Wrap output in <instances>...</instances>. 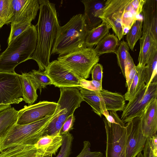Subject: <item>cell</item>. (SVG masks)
I'll return each instance as SVG.
<instances>
[{
    "mask_svg": "<svg viewBox=\"0 0 157 157\" xmlns=\"http://www.w3.org/2000/svg\"><path fill=\"white\" fill-rule=\"evenodd\" d=\"M143 21V18L139 17L133 24L126 34V42L132 51H133L137 42L142 36Z\"/></svg>",
    "mask_w": 157,
    "mask_h": 157,
    "instance_id": "4316f807",
    "label": "cell"
},
{
    "mask_svg": "<svg viewBox=\"0 0 157 157\" xmlns=\"http://www.w3.org/2000/svg\"><path fill=\"white\" fill-rule=\"evenodd\" d=\"M103 67L101 64L97 63L92 69L91 73L92 80L102 83L103 73Z\"/></svg>",
    "mask_w": 157,
    "mask_h": 157,
    "instance_id": "ab89813d",
    "label": "cell"
},
{
    "mask_svg": "<svg viewBox=\"0 0 157 157\" xmlns=\"http://www.w3.org/2000/svg\"><path fill=\"white\" fill-rule=\"evenodd\" d=\"M44 72L52 81V85L59 88L82 87V79L57 60L50 62Z\"/></svg>",
    "mask_w": 157,
    "mask_h": 157,
    "instance_id": "4fadbf2b",
    "label": "cell"
},
{
    "mask_svg": "<svg viewBox=\"0 0 157 157\" xmlns=\"http://www.w3.org/2000/svg\"><path fill=\"white\" fill-rule=\"evenodd\" d=\"M145 84L148 86L154 80L157 79V51L150 56L144 68Z\"/></svg>",
    "mask_w": 157,
    "mask_h": 157,
    "instance_id": "f1b7e54d",
    "label": "cell"
},
{
    "mask_svg": "<svg viewBox=\"0 0 157 157\" xmlns=\"http://www.w3.org/2000/svg\"><path fill=\"white\" fill-rule=\"evenodd\" d=\"M136 157H144L142 152L139 153Z\"/></svg>",
    "mask_w": 157,
    "mask_h": 157,
    "instance_id": "7bdbcfd3",
    "label": "cell"
},
{
    "mask_svg": "<svg viewBox=\"0 0 157 157\" xmlns=\"http://www.w3.org/2000/svg\"><path fill=\"white\" fill-rule=\"evenodd\" d=\"M75 120L74 114L69 116L63 124L59 132L60 135L63 136L66 134L73 130Z\"/></svg>",
    "mask_w": 157,
    "mask_h": 157,
    "instance_id": "8d00e7d4",
    "label": "cell"
},
{
    "mask_svg": "<svg viewBox=\"0 0 157 157\" xmlns=\"http://www.w3.org/2000/svg\"><path fill=\"white\" fill-rule=\"evenodd\" d=\"M39 14L35 25L37 33V46L31 59L35 61L39 70L44 71L50 62L51 52L60 26L55 4L48 0H39Z\"/></svg>",
    "mask_w": 157,
    "mask_h": 157,
    "instance_id": "6da1fadb",
    "label": "cell"
},
{
    "mask_svg": "<svg viewBox=\"0 0 157 157\" xmlns=\"http://www.w3.org/2000/svg\"><path fill=\"white\" fill-rule=\"evenodd\" d=\"M13 9L11 29L23 25H30L39 10L38 0H12Z\"/></svg>",
    "mask_w": 157,
    "mask_h": 157,
    "instance_id": "7c38bea8",
    "label": "cell"
},
{
    "mask_svg": "<svg viewBox=\"0 0 157 157\" xmlns=\"http://www.w3.org/2000/svg\"><path fill=\"white\" fill-rule=\"evenodd\" d=\"M62 136L59 133L46 135L42 137L35 146L37 149L47 155H55L62 145Z\"/></svg>",
    "mask_w": 157,
    "mask_h": 157,
    "instance_id": "d6986e66",
    "label": "cell"
},
{
    "mask_svg": "<svg viewBox=\"0 0 157 157\" xmlns=\"http://www.w3.org/2000/svg\"><path fill=\"white\" fill-rule=\"evenodd\" d=\"M99 56L93 48L86 47L59 56L57 60L81 79H86L94 66L98 63Z\"/></svg>",
    "mask_w": 157,
    "mask_h": 157,
    "instance_id": "8992f818",
    "label": "cell"
},
{
    "mask_svg": "<svg viewBox=\"0 0 157 157\" xmlns=\"http://www.w3.org/2000/svg\"><path fill=\"white\" fill-rule=\"evenodd\" d=\"M91 144L88 141L83 142V146L80 153L76 157H105L100 151H91Z\"/></svg>",
    "mask_w": 157,
    "mask_h": 157,
    "instance_id": "e575fe53",
    "label": "cell"
},
{
    "mask_svg": "<svg viewBox=\"0 0 157 157\" xmlns=\"http://www.w3.org/2000/svg\"><path fill=\"white\" fill-rule=\"evenodd\" d=\"M136 66V73L131 85L124 96L125 101H128L132 100L135 98L145 84V67L140 66L138 65Z\"/></svg>",
    "mask_w": 157,
    "mask_h": 157,
    "instance_id": "cb8c5ba5",
    "label": "cell"
},
{
    "mask_svg": "<svg viewBox=\"0 0 157 157\" xmlns=\"http://www.w3.org/2000/svg\"><path fill=\"white\" fill-rule=\"evenodd\" d=\"M18 114V111L11 106L0 111V137L16 124Z\"/></svg>",
    "mask_w": 157,
    "mask_h": 157,
    "instance_id": "484cf974",
    "label": "cell"
},
{
    "mask_svg": "<svg viewBox=\"0 0 157 157\" xmlns=\"http://www.w3.org/2000/svg\"><path fill=\"white\" fill-rule=\"evenodd\" d=\"M54 114L29 124H15L0 137V151L18 146L34 145L45 135L48 124L54 118Z\"/></svg>",
    "mask_w": 157,
    "mask_h": 157,
    "instance_id": "277c9868",
    "label": "cell"
},
{
    "mask_svg": "<svg viewBox=\"0 0 157 157\" xmlns=\"http://www.w3.org/2000/svg\"><path fill=\"white\" fill-rule=\"evenodd\" d=\"M82 86L81 87L92 91H99L102 88V83L94 80L91 81L86 79L82 80Z\"/></svg>",
    "mask_w": 157,
    "mask_h": 157,
    "instance_id": "74e56055",
    "label": "cell"
},
{
    "mask_svg": "<svg viewBox=\"0 0 157 157\" xmlns=\"http://www.w3.org/2000/svg\"><path fill=\"white\" fill-rule=\"evenodd\" d=\"M132 0H106L103 7L96 14V17L109 26L119 41L124 35L121 25L122 16L124 9Z\"/></svg>",
    "mask_w": 157,
    "mask_h": 157,
    "instance_id": "52a82bcc",
    "label": "cell"
},
{
    "mask_svg": "<svg viewBox=\"0 0 157 157\" xmlns=\"http://www.w3.org/2000/svg\"><path fill=\"white\" fill-rule=\"evenodd\" d=\"M106 0H83L84 6L83 14L87 28L91 29L101 24L102 20L96 17L97 11L104 6Z\"/></svg>",
    "mask_w": 157,
    "mask_h": 157,
    "instance_id": "e0dca14e",
    "label": "cell"
},
{
    "mask_svg": "<svg viewBox=\"0 0 157 157\" xmlns=\"http://www.w3.org/2000/svg\"><path fill=\"white\" fill-rule=\"evenodd\" d=\"M96 91L103 100L106 110L116 112L123 111L125 105V101L124 96L121 94L103 89Z\"/></svg>",
    "mask_w": 157,
    "mask_h": 157,
    "instance_id": "ffe728a7",
    "label": "cell"
},
{
    "mask_svg": "<svg viewBox=\"0 0 157 157\" xmlns=\"http://www.w3.org/2000/svg\"><path fill=\"white\" fill-rule=\"evenodd\" d=\"M18 74L0 72V106L17 104L23 100Z\"/></svg>",
    "mask_w": 157,
    "mask_h": 157,
    "instance_id": "30bf717a",
    "label": "cell"
},
{
    "mask_svg": "<svg viewBox=\"0 0 157 157\" xmlns=\"http://www.w3.org/2000/svg\"><path fill=\"white\" fill-rule=\"evenodd\" d=\"M103 120L106 136L105 157H126L125 125L109 123L105 118Z\"/></svg>",
    "mask_w": 157,
    "mask_h": 157,
    "instance_id": "9c48e42d",
    "label": "cell"
},
{
    "mask_svg": "<svg viewBox=\"0 0 157 157\" xmlns=\"http://www.w3.org/2000/svg\"><path fill=\"white\" fill-rule=\"evenodd\" d=\"M141 13L142 33L137 65L144 67L152 54L157 51V0H146Z\"/></svg>",
    "mask_w": 157,
    "mask_h": 157,
    "instance_id": "5b68a950",
    "label": "cell"
},
{
    "mask_svg": "<svg viewBox=\"0 0 157 157\" xmlns=\"http://www.w3.org/2000/svg\"><path fill=\"white\" fill-rule=\"evenodd\" d=\"M28 73L36 88L40 93L42 89L47 85H52V80L44 71L33 70Z\"/></svg>",
    "mask_w": 157,
    "mask_h": 157,
    "instance_id": "83f0119b",
    "label": "cell"
},
{
    "mask_svg": "<svg viewBox=\"0 0 157 157\" xmlns=\"http://www.w3.org/2000/svg\"><path fill=\"white\" fill-rule=\"evenodd\" d=\"M37 33L32 24L12 40L0 55V72L15 73L19 64L31 58L37 46Z\"/></svg>",
    "mask_w": 157,
    "mask_h": 157,
    "instance_id": "7a4b0ae2",
    "label": "cell"
},
{
    "mask_svg": "<svg viewBox=\"0 0 157 157\" xmlns=\"http://www.w3.org/2000/svg\"><path fill=\"white\" fill-rule=\"evenodd\" d=\"M120 43L117 37L114 34L109 33L98 43L94 50L99 56L106 53H115Z\"/></svg>",
    "mask_w": 157,
    "mask_h": 157,
    "instance_id": "d4e9b609",
    "label": "cell"
},
{
    "mask_svg": "<svg viewBox=\"0 0 157 157\" xmlns=\"http://www.w3.org/2000/svg\"><path fill=\"white\" fill-rule=\"evenodd\" d=\"M63 124L54 118H54L49 123L46 128L45 135H52L59 133Z\"/></svg>",
    "mask_w": 157,
    "mask_h": 157,
    "instance_id": "d590c367",
    "label": "cell"
},
{
    "mask_svg": "<svg viewBox=\"0 0 157 157\" xmlns=\"http://www.w3.org/2000/svg\"><path fill=\"white\" fill-rule=\"evenodd\" d=\"M11 157H52L37 149L35 145L27 146L24 151Z\"/></svg>",
    "mask_w": 157,
    "mask_h": 157,
    "instance_id": "836d02e7",
    "label": "cell"
},
{
    "mask_svg": "<svg viewBox=\"0 0 157 157\" xmlns=\"http://www.w3.org/2000/svg\"><path fill=\"white\" fill-rule=\"evenodd\" d=\"M129 48L126 42L121 41L115 53L117 56V62L122 74L125 77L124 65L126 60L129 53Z\"/></svg>",
    "mask_w": 157,
    "mask_h": 157,
    "instance_id": "1f68e13d",
    "label": "cell"
},
{
    "mask_svg": "<svg viewBox=\"0 0 157 157\" xmlns=\"http://www.w3.org/2000/svg\"><path fill=\"white\" fill-rule=\"evenodd\" d=\"M144 157H157L153 154L150 145L149 139L147 138L143 150Z\"/></svg>",
    "mask_w": 157,
    "mask_h": 157,
    "instance_id": "60d3db41",
    "label": "cell"
},
{
    "mask_svg": "<svg viewBox=\"0 0 157 157\" xmlns=\"http://www.w3.org/2000/svg\"><path fill=\"white\" fill-rule=\"evenodd\" d=\"M62 137L61 148L56 157H69L71 153L73 137L70 133L62 136Z\"/></svg>",
    "mask_w": 157,
    "mask_h": 157,
    "instance_id": "d6a6232c",
    "label": "cell"
},
{
    "mask_svg": "<svg viewBox=\"0 0 157 157\" xmlns=\"http://www.w3.org/2000/svg\"><path fill=\"white\" fill-rule=\"evenodd\" d=\"M137 70L136 66L129 53L126 60L124 65L125 78L126 79V86L128 90L132 83Z\"/></svg>",
    "mask_w": 157,
    "mask_h": 157,
    "instance_id": "4dcf8cb0",
    "label": "cell"
},
{
    "mask_svg": "<svg viewBox=\"0 0 157 157\" xmlns=\"http://www.w3.org/2000/svg\"><path fill=\"white\" fill-rule=\"evenodd\" d=\"M157 97L156 79L148 86L145 84L135 98L128 101L125 106L120 119L125 123L135 117H140L150 101L157 99Z\"/></svg>",
    "mask_w": 157,
    "mask_h": 157,
    "instance_id": "ba28073f",
    "label": "cell"
},
{
    "mask_svg": "<svg viewBox=\"0 0 157 157\" xmlns=\"http://www.w3.org/2000/svg\"><path fill=\"white\" fill-rule=\"evenodd\" d=\"M144 3V0H132L124 9L121 18V25L124 35L139 17Z\"/></svg>",
    "mask_w": 157,
    "mask_h": 157,
    "instance_id": "ac0fdd59",
    "label": "cell"
},
{
    "mask_svg": "<svg viewBox=\"0 0 157 157\" xmlns=\"http://www.w3.org/2000/svg\"><path fill=\"white\" fill-rule=\"evenodd\" d=\"M102 115L105 116L106 120L109 123L117 124L121 125H125L116 112L110 111L109 113L108 111L106 110L103 112Z\"/></svg>",
    "mask_w": 157,
    "mask_h": 157,
    "instance_id": "f35d334b",
    "label": "cell"
},
{
    "mask_svg": "<svg viewBox=\"0 0 157 157\" xmlns=\"http://www.w3.org/2000/svg\"><path fill=\"white\" fill-rule=\"evenodd\" d=\"M1 44H0V52L1 51Z\"/></svg>",
    "mask_w": 157,
    "mask_h": 157,
    "instance_id": "ee69618b",
    "label": "cell"
},
{
    "mask_svg": "<svg viewBox=\"0 0 157 157\" xmlns=\"http://www.w3.org/2000/svg\"><path fill=\"white\" fill-rule=\"evenodd\" d=\"M88 31L83 14L74 15L65 25L59 26L51 54L60 56L86 47Z\"/></svg>",
    "mask_w": 157,
    "mask_h": 157,
    "instance_id": "3957f363",
    "label": "cell"
},
{
    "mask_svg": "<svg viewBox=\"0 0 157 157\" xmlns=\"http://www.w3.org/2000/svg\"><path fill=\"white\" fill-rule=\"evenodd\" d=\"M148 138L153 154L157 156V135H155Z\"/></svg>",
    "mask_w": 157,
    "mask_h": 157,
    "instance_id": "b9f144b4",
    "label": "cell"
},
{
    "mask_svg": "<svg viewBox=\"0 0 157 157\" xmlns=\"http://www.w3.org/2000/svg\"><path fill=\"white\" fill-rule=\"evenodd\" d=\"M57 105V103L44 101L34 104L25 105L23 108L18 111L16 124H29L53 115L56 110Z\"/></svg>",
    "mask_w": 157,
    "mask_h": 157,
    "instance_id": "5bb4252c",
    "label": "cell"
},
{
    "mask_svg": "<svg viewBox=\"0 0 157 157\" xmlns=\"http://www.w3.org/2000/svg\"><path fill=\"white\" fill-rule=\"evenodd\" d=\"M141 128L143 135L149 138L156 135L157 130V100H152L141 116Z\"/></svg>",
    "mask_w": 157,
    "mask_h": 157,
    "instance_id": "2e32d148",
    "label": "cell"
},
{
    "mask_svg": "<svg viewBox=\"0 0 157 157\" xmlns=\"http://www.w3.org/2000/svg\"><path fill=\"white\" fill-rule=\"evenodd\" d=\"M18 75L21 83L23 101L29 105H33L38 97L37 90L28 73H22L21 75Z\"/></svg>",
    "mask_w": 157,
    "mask_h": 157,
    "instance_id": "44dd1931",
    "label": "cell"
},
{
    "mask_svg": "<svg viewBox=\"0 0 157 157\" xmlns=\"http://www.w3.org/2000/svg\"><path fill=\"white\" fill-rule=\"evenodd\" d=\"M110 27L102 21L97 26L88 31L85 40L87 48H93L106 35L109 33Z\"/></svg>",
    "mask_w": 157,
    "mask_h": 157,
    "instance_id": "603a6c76",
    "label": "cell"
},
{
    "mask_svg": "<svg viewBox=\"0 0 157 157\" xmlns=\"http://www.w3.org/2000/svg\"><path fill=\"white\" fill-rule=\"evenodd\" d=\"M125 126L127 131L126 157H136L143 150L147 139L142 133L140 117L127 123Z\"/></svg>",
    "mask_w": 157,
    "mask_h": 157,
    "instance_id": "9a60e30c",
    "label": "cell"
},
{
    "mask_svg": "<svg viewBox=\"0 0 157 157\" xmlns=\"http://www.w3.org/2000/svg\"><path fill=\"white\" fill-rule=\"evenodd\" d=\"M79 87L60 88V96L54 114V118L63 123L67 117L73 114L76 109L84 101L79 91Z\"/></svg>",
    "mask_w": 157,
    "mask_h": 157,
    "instance_id": "8fae6325",
    "label": "cell"
},
{
    "mask_svg": "<svg viewBox=\"0 0 157 157\" xmlns=\"http://www.w3.org/2000/svg\"><path fill=\"white\" fill-rule=\"evenodd\" d=\"M79 91L84 101L92 108L93 111L100 117L103 111L106 110L103 99L98 94L96 91H92L80 87Z\"/></svg>",
    "mask_w": 157,
    "mask_h": 157,
    "instance_id": "7402d4cb",
    "label": "cell"
},
{
    "mask_svg": "<svg viewBox=\"0 0 157 157\" xmlns=\"http://www.w3.org/2000/svg\"><path fill=\"white\" fill-rule=\"evenodd\" d=\"M13 16L12 0H0V29L11 23Z\"/></svg>",
    "mask_w": 157,
    "mask_h": 157,
    "instance_id": "f546056e",
    "label": "cell"
}]
</instances>
